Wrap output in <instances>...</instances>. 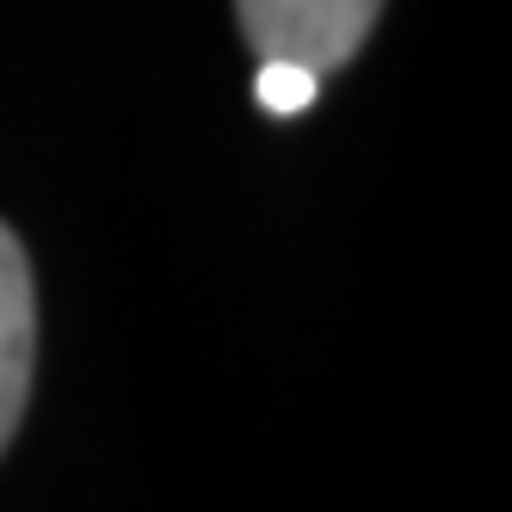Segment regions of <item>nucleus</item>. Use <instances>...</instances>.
I'll return each mask as SVG.
<instances>
[{
  "label": "nucleus",
  "mask_w": 512,
  "mask_h": 512,
  "mask_svg": "<svg viewBox=\"0 0 512 512\" xmlns=\"http://www.w3.org/2000/svg\"><path fill=\"white\" fill-rule=\"evenodd\" d=\"M31 352H38V309H31V266L13 241V229H0V451L25 414L31 395Z\"/></svg>",
  "instance_id": "obj_2"
},
{
  "label": "nucleus",
  "mask_w": 512,
  "mask_h": 512,
  "mask_svg": "<svg viewBox=\"0 0 512 512\" xmlns=\"http://www.w3.org/2000/svg\"><path fill=\"white\" fill-rule=\"evenodd\" d=\"M235 13L260 62H303L334 75L371 38L383 0H235Z\"/></svg>",
  "instance_id": "obj_1"
},
{
  "label": "nucleus",
  "mask_w": 512,
  "mask_h": 512,
  "mask_svg": "<svg viewBox=\"0 0 512 512\" xmlns=\"http://www.w3.org/2000/svg\"><path fill=\"white\" fill-rule=\"evenodd\" d=\"M321 93V75L303 62H260V81H253V99H260L266 118H297L309 112Z\"/></svg>",
  "instance_id": "obj_3"
}]
</instances>
